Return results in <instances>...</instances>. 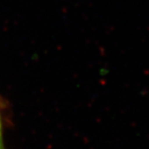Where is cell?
<instances>
[{"label": "cell", "mask_w": 149, "mask_h": 149, "mask_svg": "<svg viewBox=\"0 0 149 149\" xmlns=\"http://www.w3.org/2000/svg\"><path fill=\"white\" fill-rule=\"evenodd\" d=\"M0 149H5L4 140H3V127H2L1 115H0Z\"/></svg>", "instance_id": "1"}]
</instances>
